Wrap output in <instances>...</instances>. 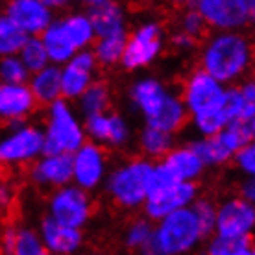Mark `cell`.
<instances>
[{"label":"cell","instance_id":"cell-1","mask_svg":"<svg viewBox=\"0 0 255 255\" xmlns=\"http://www.w3.org/2000/svg\"><path fill=\"white\" fill-rule=\"evenodd\" d=\"M128 100L148 126L178 133L189 121V113L179 93L155 76L137 78L128 89Z\"/></svg>","mask_w":255,"mask_h":255},{"label":"cell","instance_id":"cell-2","mask_svg":"<svg viewBox=\"0 0 255 255\" xmlns=\"http://www.w3.org/2000/svg\"><path fill=\"white\" fill-rule=\"evenodd\" d=\"M198 63L224 85L239 83L252 70V41L243 30L213 32L200 48Z\"/></svg>","mask_w":255,"mask_h":255},{"label":"cell","instance_id":"cell-3","mask_svg":"<svg viewBox=\"0 0 255 255\" xmlns=\"http://www.w3.org/2000/svg\"><path fill=\"white\" fill-rule=\"evenodd\" d=\"M153 161L146 157H131L109 168L102 189L106 196L124 211L140 209L146 200Z\"/></svg>","mask_w":255,"mask_h":255},{"label":"cell","instance_id":"cell-4","mask_svg":"<svg viewBox=\"0 0 255 255\" xmlns=\"http://www.w3.org/2000/svg\"><path fill=\"white\" fill-rule=\"evenodd\" d=\"M205 243V235L192 207H181L153 222V237L150 254L187 255Z\"/></svg>","mask_w":255,"mask_h":255},{"label":"cell","instance_id":"cell-5","mask_svg":"<svg viewBox=\"0 0 255 255\" xmlns=\"http://www.w3.org/2000/svg\"><path fill=\"white\" fill-rule=\"evenodd\" d=\"M198 196H200V191H198L196 181L174 179L157 161L153 163L150 189L140 209L144 211V217L150 218L152 222H157L159 218L172 211L189 207Z\"/></svg>","mask_w":255,"mask_h":255},{"label":"cell","instance_id":"cell-6","mask_svg":"<svg viewBox=\"0 0 255 255\" xmlns=\"http://www.w3.org/2000/svg\"><path fill=\"white\" fill-rule=\"evenodd\" d=\"M43 137H45V152L61 153H72L87 140L83 119L70 100L56 98L46 106Z\"/></svg>","mask_w":255,"mask_h":255},{"label":"cell","instance_id":"cell-7","mask_svg":"<svg viewBox=\"0 0 255 255\" xmlns=\"http://www.w3.org/2000/svg\"><path fill=\"white\" fill-rule=\"evenodd\" d=\"M166 46L165 28L157 19H146L128 32L126 46L122 52L121 67L129 72L148 69L161 58Z\"/></svg>","mask_w":255,"mask_h":255},{"label":"cell","instance_id":"cell-8","mask_svg":"<svg viewBox=\"0 0 255 255\" xmlns=\"http://www.w3.org/2000/svg\"><path fill=\"white\" fill-rule=\"evenodd\" d=\"M9 129L0 135V165L28 166L45 152L43 128L32 122L7 124Z\"/></svg>","mask_w":255,"mask_h":255},{"label":"cell","instance_id":"cell-9","mask_svg":"<svg viewBox=\"0 0 255 255\" xmlns=\"http://www.w3.org/2000/svg\"><path fill=\"white\" fill-rule=\"evenodd\" d=\"M226 89L228 85L220 83L217 78H213L209 72L198 67L185 76L179 96L185 104L189 117H198L222 108Z\"/></svg>","mask_w":255,"mask_h":255},{"label":"cell","instance_id":"cell-10","mask_svg":"<svg viewBox=\"0 0 255 255\" xmlns=\"http://www.w3.org/2000/svg\"><path fill=\"white\" fill-rule=\"evenodd\" d=\"M46 215L61 224L83 230L93 217L91 192L72 181L63 187L52 189L46 202Z\"/></svg>","mask_w":255,"mask_h":255},{"label":"cell","instance_id":"cell-11","mask_svg":"<svg viewBox=\"0 0 255 255\" xmlns=\"http://www.w3.org/2000/svg\"><path fill=\"white\" fill-rule=\"evenodd\" d=\"M192 4L213 32L244 30L255 17V0H194Z\"/></svg>","mask_w":255,"mask_h":255},{"label":"cell","instance_id":"cell-12","mask_svg":"<svg viewBox=\"0 0 255 255\" xmlns=\"http://www.w3.org/2000/svg\"><path fill=\"white\" fill-rule=\"evenodd\" d=\"M72 161V183L82 187L85 191L100 189L109 170L108 150L98 142L85 140L82 146H78L70 153Z\"/></svg>","mask_w":255,"mask_h":255},{"label":"cell","instance_id":"cell-13","mask_svg":"<svg viewBox=\"0 0 255 255\" xmlns=\"http://www.w3.org/2000/svg\"><path fill=\"white\" fill-rule=\"evenodd\" d=\"M87 139L106 150H124L133 142V128L126 117L117 111H104L83 119Z\"/></svg>","mask_w":255,"mask_h":255},{"label":"cell","instance_id":"cell-14","mask_svg":"<svg viewBox=\"0 0 255 255\" xmlns=\"http://www.w3.org/2000/svg\"><path fill=\"white\" fill-rule=\"evenodd\" d=\"M255 205L239 194L226 198L217 205L215 233L224 237H248L254 235Z\"/></svg>","mask_w":255,"mask_h":255},{"label":"cell","instance_id":"cell-15","mask_svg":"<svg viewBox=\"0 0 255 255\" xmlns=\"http://www.w3.org/2000/svg\"><path fill=\"white\" fill-rule=\"evenodd\" d=\"M96 58L91 48L76 50V54L65 61L61 70V98H67L70 102H76V98L83 91L95 82L96 76Z\"/></svg>","mask_w":255,"mask_h":255},{"label":"cell","instance_id":"cell-16","mask_svg":"<svg viewBox=\"0 0 255 255\" xmlns=\"http://www.w3.org/2000/svg\"><path fill=\"white\" fill-rule=\"evenodd\" d=\"M28 178L39 189H58L72 181V161L70 153L43 152L30 163Z\"/></svg>","mask_w":255,"mask_h":255},{"label":"cell","instance_id":"cell-17","mask_svg":"<svg viewBox=\"0 0 255 255\" xmlns=\"http://www.w3.org/2000/svg\"><path fill=\"white\" fill-rule=\"evenodd\" d=\"M37 231L46 254L74 255L83 248V230L61 224L48 215L41 220Z\"/></svg>","mask_w":255,"mask_h":255},{"label":"cell","instance_id":"cell-18","mask_svg":"<svg viewBox=\"0 0 255 255\" xmlns=\"http://www.w3.org/2000/svg\"><path fill=\"white\" fill-rule=\"evenodd\" d=\"M37 108L28 83H0V122L19 124L28 121Z\"/></svg>","mask_w":255,"mask_h":255},{"label":"cell","instance_id":"cell-19","mask_svg":"<svg viewBox=\"0 0 255 255\" xmlns=\"http://www.w3.org/2000/svg\"><path fill=\"white\" fill-rule=\"evenodd\" d=\"M4 13L26 35H41L54 20V9L39 0H7Z\"/></svg>","mask_w":255,"mask_h":255},{"label":"cell","instance_id":"cell-20","mask_svg":"<svg viewBox=\"0 0 255 255\" xmlns=\"http://www.w3.org/2000/svg\"><path fill=\"white\" fill-rule=\"evenodd\" d=\"M159 163L174 179L179 181H198L207 168L191 144H181V146L174 144L161 157Z\"/></svg>","mask_w":255,"mask_h":255},{"label":"cell","instance_id":"cell-21","mask_svg":"<svg viewBox=\"0 0 255 255\" xmlns=\"http://www.w3.org/2000/svg\"><path fill=\"white\" fill-rule=\"evenodd\" d=\"M0 252L6 255H45L37 230L30 226H9L0 235Z\"/></svg>","mask_w":255,"mask_h":255},{"label":"cell","instance_id":"cell-22","mask_svg":"<svg viewBox=\"0 0 255 255\" xmlns=\"http://www.w3.org/2000/svg\"><path fill=\"white\" fill-rule=\"evenodd\" d=\"M87 13L91 17L96 37L128 32V11L119 0L93 6Z\"/></svg>","mask_w":255,"mask_h":255},{"label":"cell","instance_id":"cell-23","mask_svg":"<svg viewBox=\"0 0 255 255\" xmlns=\"http://www.w3.org/2000/svg\"><path fill=\"white\" fill-rule=\"evenodd\" d=\"M28 87L37 106H48L56 98H61V70L59 65L48 63L43 69L30 72Z\"/></svg>","mask_w":255,"mask_h":255},{"label":"cell","instance_id":"cell-24","mask_svg":"<svg viewBox=\"0 0 255 255\" xmlns=\"http://www.w3.org/2000/svg\"><path fill=\"white\" fill-rule=\"evenodd\" d=\"M43 45H45L46 56H48V61L54 65H61L65 61H69L74 54H76V46L72 45L70 37L65 32L63 24H61V19H54L50 24L46 26L43 33L39 35Z\"/></svg>","mask_w":255,"mask_h":255},{"label":"cell","instance_id":"cell-25","mask_svg":"<svg viewBox=\"0 0 255 255\" xmlns=\"http://www.w3.org/2000/svg\"><path fill=\"white\" fill-rule=\"evenodd\" d=\"M174 133L165 131L161 128L155 126H144L140 128L139 135H137V146H139L142 157L152 161H159L170 148L174 146Z\"/></svg>","mask_w":255,"mask_h":255},{"label":"cell","instance_id":"cell-26","mask_svg":"<svg viewBox=\"0 0 255 255\" xmlns=\"http://www.w3.org/2000/svg\"><path fill=\"white\" fill-rule=\"evenodd\" d=\"M78 102V113L82 119L104 113L111 108V89L106 82H95L91 83L87 89L76 98Z\"/></svg>","mask_w":255,"mask_h":255},{"label":"cell","instance_id":"cell-27","mask_svg":"<svg viewBox=\"0 0 255 255\" xmlns=\"http://www.w3.org/2000/svg\"><path fill=\"white\" fill-rule=\"evenodd\" d=\"M61 24H63L65 32H67V35L72 41V45L76 46V50L91 48L93 46L96 35L89 13L85 11L69 13V15L61 17Z\"/></svg>","mask_w":255,"mask_h":255},{"label":"cell","instance_id":"cell-28","mask_svg":"<svg viewBox=\"0 0 255 255\" xmlns=\"http://www.w3.org/2000/svg\"><path fill=\"white\" fill-rule=\"evenodd\" d=\"M126 39L128 32L96 37L93 46H91V50H93L96 58V63L100 67H106V69L121 63L122 52H124V46H126Z\"/></svg>","mask_w":255,"mask_h":255},{"label":"cell","instance_id":"cell-29","mask_svg":"<svg viewBox=\"0 0 255 255\" xmlns=\"http://www.w3.org/2000/svg\"><path fill=\"white\" fill-rule=\"evenodd\" d=\"M205 252L209 255H252L255 252L252 235L224 237L213 233L205 239Z\"/></svg>","mask_w":255,"mask_h":255},{"label":"cell","instance_id":"cell-30","mask_svg":"<svg viewBox=\"0 0 255 255\" xmlns=\"http://www.w3.org/2000/svg\"><path fill=\"white\" fill-rule=\"evenodd\" d=\"M153 237V222L150 218H135L133 222L128 224L126 231H124V246L129 252H137V254H150V246H152Z\"/></svg>","mask_w":255,"mask_h":255},{"label":"cell","instance_id":"cell-31","mask_svg":"<svg viewBox=\"0 0 255 255\" xmlns=\"http://www.w3.org/2000/svg\"><path fill=\"white\" fill-rule=\"evenodd\" d=\"M26 37L28 35L7 17L6 13L0 15V58L19 54Z\"/></svg>","mask_w":255,"mask_h":255},{"label":"cell","instance_id":"cell-32","mask_svg":"<svg viewBox=\"0 0 255 255\" xmlns=\"http://www.w3.org/2000/svg\"><path fill=\"white\" fill-rule=\"evenodd\" d=\"M17 56L22 59V63L26 65V69L30 72H35V70L43 69L45 65L50 63L48 56H46L45 45H43L39 35H28Z\"/></svg>","mask_w":255,"mask_h":255},{"label":"cell","instance_id":"cell-33","mask_svg":"<svg viewBox=\"0 0 255 255\" xmlns=\"http://www.w3.org/2000/svg\"><path fill=\"white\" fill-rule=\"evenodd\" d=\"M30 70L17 54L0 58V83H26Z\"/></svg>","mask_w":255,"mask_h":255},{"label":"cell","instance_id":"cell-34","mask_svg":"<svg viewBox=\"0 0 255 255\" xmlns=\"http://www.w3.org/2000/svg\"><path fill=\"white\" fill-rule=\"evenodd\" d=\"M194 215H196V220L200 224V228L204 231L205 239L211 237L215 233V222H217V204L211 200V198L205 196H198L194 202L191 204Z\"/></svg>","mask_w":255,"mask_h":255},{"label":"cell","instance_id":"cell-35","mask_svg":"<svg viewBox=\"0 0 255 255\" xmlns=\"http://www.w3.org/2000/svg\"><path fill=\"white\" fill-rule=\"evenodd\" d=\"M176 30H179V32L187 33V35H191V37L200 41V39L204 37L207 26H205V20H204V17L200 15V11H198L194 6L189 4V6H185V9L181 11V15H179Z\"/></svg>","mask_w":255,"mask_h":255},{"label":"cell","instance_id":"cell-36","mask_svg":"<svg viewBox=\"0 0 255 255\" xmlns=\"http://www.w3.org/2000/svg\"><path fill=\"white\" fill-rule=\"evenodd\" d=\"M235 166L244 174V176H255V144L254 140H250L246 144L239 148L233 155Z\"/></svg>","mask_w":255,"mask_h":255},{"label":"cell","instance_id":"cell-37","mask_svg":"<svg viewBox=\"0 0 255 255\" xmlns=\"http://www.w3.org/2000/svg\"><path fill=\"white\" fill-rule=\"evenodd\" d=\"M198 43H200L198 39L191 37V35H187V33H183V32H179V30H176V32L170 35V45L178 52H181V54H189V52L196 50Z\"/></svg>","mask_w":255,"mask_h":255},{"label":"cell","instance_id":"cell-38","mask_svg":"<svg viewBox=\"0 0 255 255\" xmlns=\"http://www.w3.org/2000/svg\"><path fill=\"white\" fill-rule=\"evenodd\" d=\"M239 196L248 200V202H255V179L254 176H244V179L239 183Z\"/></svg>","mask_w":255,"mask_h":255},{"label":"cell","instance_id":"cell-39","mask_svg":"<svg viewBox=\"0 0 255 255\" xmlns=\"http://www.w3.org/2000/svg\"><path fill=\"white\" fill-rule=\"evenodd\" d=\"M15 202V189L9 183H0V209H9Z\"/></svg>","mask_w":255,"mask_h":255},{"label":"cell","instance_id":"cell-40","mask_svg":"<svg viewBox=\"0 0 255 255\" xmlns=\"http://www.w3.org/2000/svg\"><path fill=\"white\" fill-rule=\"evenodd\" d=\"M39 2H43L50 9H61V7L69 6L70 2H74V0H39Z\"/></svg>","mask_w":255,"mask_h":255},{"label":"cell","instance_id":"cell-41","mask_svg":"<svg viewBox=\"0 0 255 255\" xmlns=\"http://www.w3.org/2000/svg\"><path fill=\"white\" fill-rule=\"evenodd\" d=\"M163 2H166L168 6H176V7H185L189 6V4H192L194 0H163Z\"/></svg>","mask_w":255,"mask_h":255},{"label":"cell","instance_id":"cell-42","mask_svg":"<svg viewBox=\"0 0 255 255\" xmlns=\"http://www.w3.org/2000/svg\"><path fill=\"white\" fill-rule=\"evenodd\" d=\"M82 4H85L87 7H93V6H100V4H106V2H113V0H80Z\"/></svg>","mask_w":255,"mask_h":255},{"label":"cell","instance_id":"cell-43","mask_svg":"<svg viewBox=\"0 0 255 255\" xmlns=\"http://www.w3.org/2000/svg\"><path fill=\"white\" fill-rule=\"evenodd\" d=\"M139 2H150V0H139Z\"/></svg>","mask_w":255,"mask_h":255}]
</instances>
